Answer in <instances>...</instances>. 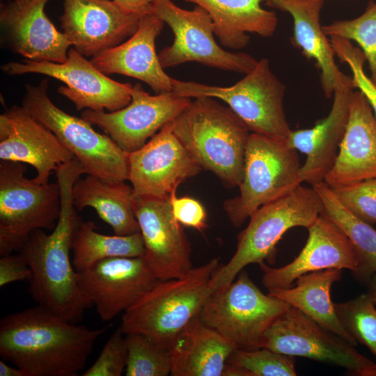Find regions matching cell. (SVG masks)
Returning a JSON list of instances; mask_svg holds the SVG:
<instances>
[{"instance_id":"6da1fadb","label":"cell","mask_w":376,"mask_h":376,"mask_svg":"<svg viewBox=\"0 0 376 376\" xmlns=\"http://www.w3.org/2000/svg\"><path fill=\"white\" fill-rule=\"evenodd\" d=\"M61 191V212L55 228L47 234L33 230L19 251L32 272L29 292L37 302L60 318L79 322L85 311L93 306L81 290L70 251L75 233L82 221L73 205L75 182L85 174L79 162L73 159L56 170Z\"/></svg>"},{"instance_id":"7a4b0ae2","label":"cell","mask_w":376,"mask_h":376,"mask_svg":"<svg viewBox=\"0 0 376 376\" xmlns=\"http://www.w3.org/2000/svg\"><path fill=\"white\" fill-rule=\"evenodd\" d=\"M104 329L70 322L38 304L0 321V356L27 376H77Z\"/></svg>"},{"instance_id":"3957f363","label":"cell","mask_w":376,"mask_h":376,"mask_svg":"<svg viewBox=\"0 0 376 376\" xmlns=\"http://www.w3.org/2000/svg\"><path fill=\"white\" fill-rule=\"evenodd\" d=\"M173 131L202 169L228 187L240 186L251 131L230 107L196 97L173 120Z\"/></svg>"},{"instance_id":"277c9868","label":"cell","mask_w":376,"mask_h":376,"mask_svg":"<svg viewBox=\"0 0 376 376\" xmlns=\"http://www.w3.org/2000/svg\"><path fill=\"white\" fill-rule=\"evenodd\" d=\"M219 267L214 258L181 277L158 280L123 313L122 331L145 334L169 349L178 334L199 315L211 295L210 280Z\"/></svg>"},{"instance_id":"5b68a950","label":"cell","mask_w":376,"mask_h":376,"mask_svg":"<svg viewBox=\"0 0 376 376\" xmlns=\"http://www.w3.org/2000/svg\"><path fill=\"white\" fill-rule=\"evenodd\" d=\"M322 211L323 204L315 189L301 185L287 195L260 207L238 235L232 258L211 277V293L228 285L248 265L265 260L274 263L276 246L285 232L297 226L308 228Z\"/></svg>"},{"instance_id":"8992f818","label":"cell","mask_w":376,"mask_h":376,"mask_svg":"<svg viewBox=\"0 0 376 376\" xmlns=\"http://www.w3.org/2000/svg\"><path fill=\"white\" fill-rule=\"evenodd\" d=\"M48 87L47 79L36 86L26 84L22 106L54 133L79 162L85 174L109 181L128 180L129 153L83 118L57 107L48 96Z\"/></svg>"},{"instance_id":"52a82bcc","label":"cell","mask_w":376,"mask_h":376,"mask_svg":"<svg viewBox=\"0 0 376 376\" xmlns=\"http://www.w3.org/2000/svg\"><path fill=\"white\" fill-rule=\"evenodd\" d=\"M173 92L189 98L210 97L226 102L251 132L286 141L292 130L283 106L285 84L272 72L269 60L263 58L234 85L210 86L172 79Z\"/></svg>"},{"instance_id":"ba28073f","label":"cell","mask_w":376,"mask_h":376,"mask_svg":"<svg viewBox=\"0 0 376 376\" xmlns=\"http://www.w3.org/2000/svg\"><path fill=\"white\" fill-rule=\"evenodd\" d=\"M300 168L297 150L286 141L251 132L240 194L223 204L231 224L241 226L260 207L295 190L302 182Z\"/></svg>"},{"instance_id":"9c48e42d","label":"cell","mask_w":376,"mask_h":376,"mask_svg":"<svg viewBox=\"0 0 376 376\" xmlns=\"http://www.w3.org/2000/svg\"><path fill=\"white\" fill-rule=\"evenodd\" d=\"M25 164L0 161V255L19 252L37 229L55 228L61 212L57 182L40 184L24 174Z\"/></svg>"},{"instance_id":"30bf717a","label":"cell","mask_w":376,"mask_h":376,"mask_svg":"<svg viewBox=\"0 0 376 376\" xmlns=\"http://www.w3.org/2000/svg\"><path fill=\"white\" fill-rule=\"evenodd\" d=\"M290 306L264 294L242 270L235 281L207 297L199 317L237 348L251 350L261 348L265 332Z\"/></svg>"},{"instance_id":"8fae6325","label":"cell","mask_w":376,"mask_h":376,"mask_svg":"<svg viewBox=\"0 0 376 376\" xmlns=\"http://www.w3.org/2000/svg\"><path fill=\"white\" fill-rule=\"evenodd\" d=\"M151 10L171 29L174 35L173 44L158 54L164 68L196 61L246 74L257 65L258 61L251 55L227 52L215 42L212 18L203 7L196 5L189 10L180 8L171 0H155Z\"/></svg>"},{"instance_id":"7c38bea8","label":"cell","mask_w":376,"mask_h":376,"mask_svg":"<svg viewBox=\"0 0 376 376\" xmlns=\"http://www.w3.org/2000/svg\"><path fill=\"white\" fill-rule=\"evenodd\" d=\"M261 347L338 366L350 375L376 376L375 361L293 306L267 329Z\"/></svg>"},{"instance_id":"4fadbf2b","label":"cell","mask_w":376,"mask_h":376,"mask_svg":"<svg viewBox=\"0 0 376 376\" xmlns=\"http://www.w3.org/2000/svg\"><path fill=\"white\" fill-rule=\"evenodd\" d=\"M8 75L37 73L55 78L65 84L58 92L70 100L77 110L109 112L126 107L132 100V85L109 78L75 48H70L62 63L29 59L8 62L1 66Z\"/></svg>"},{"instance_id":"5bb4252c","label":"cell","mask_w":376,"mask_h":376,"mask_svg":"<svg viewBox=\"0 0 376 376\" xmlns=\"http://www.w3.org/2000/svg\"><path fill=\"white\" fill-rule=\"evenodd\" d=\"M131 96L129 104L120 110L107 113L84 109L81 113V118L97 125L128 153L143 146L191 102L173 91L151 95L139 83L132 86Z\"/></svg>"},{"instance_id":"9a60e30c","label":"cell","mask_w":376,"mask_h":376,"mask_svg":"<svg viewBox=\"0 0 376 376\" xmlns=\"http://www.w3.org/2000/svg\"><path fill=\"white\" fill-rule=\"evenodd\" d=\"M128 162V180L136 196L171 198L180 184L202 170L173 133V120L129 153Z\"/></svg>"},{"instance_id":"2e32d148","label":"cell","mask_w":376,"mask_h":376,"mask_svg":"<svg viewBox=\"0 0 376 376\" xmlns=\"http://www.w3.org/2000/svg\"><path fill=\"white\" fill-rule=\"evenodd\" d=\"M148 263L158 280L181 277L192 267L191 244L175 218L171 198L133 195Z\"/></svg>"},{"instance_id":"e0dca14e","label":"cell","mask_w":376,"mask_h":376,"mask_svg":"<svg viewBox=\"0 0 376 376\" xmlns=\"http://www.w3.org/2000/svg\"><path fill=\"white\" fill-rule=\"evenodd\" d=\"M146 13L130 11L113 0H63L60 20L71 46L93 57L132 36Z\"/></svg>"},{"instance_id":"ac0fdd59","label":"cell","mask_w":376,"mask_h":376,"mask_svg":"<svg viewBox=\"0 0 376 376\" xmlns=\"http://www.w3.org/2000/svg\"><path fill=\"white\" fill-rule=\"evenodd\" d=\"M77 276L102 321L126 311L158 281L144 256L105 259Z\"/></svg>"},{"instance_id":"d6986e66","label":"cell","mask_w":376,"mask_h":376,"mask_svg":"<svg viewBox=\"0 0 376 376\" xmlns=\"http://www.w3.org/2000/svg\"><path fill=\"white\" fill-rule=\"evenodd\" d=\"M75 158L54 133L22 106L13 105L0 115V159L32 166L40 184L53 171Z\"/></svg>"},{"instance_id":"ffe728a7","label":"cell","mask_w":376,"mask_h":376,"mask_svg":"<svg viewBox=\"0 0 376 376\" xmlns=\"http://www.w3.org/2000/svg\"><path fill=\"white\" fill-rule=\"evenodd\" d=\"M307 229V241L291 263L276 268L258 264L267 290L290 288L299 276L312 272L337 268L353 274L357 270L358 259L350 240L331 219L321 214Z\"/></svg>"},{"instance_id":"44dd1931","label":"cell","mask_w":376,"mask_h":376,"mask_svg":"<svg viewBox=\"0 0 376 376\" xmlns=\"http://www.w3.org/2000/svg\"><path fill=\"white\" fill-rule=\"evenodd\" d=\"M49 0H12L1 6L0 22L11 49L26 59L62 63L71 44L45 13Z\"/></svg>"},{"instance_id":"7402d4cb","label":"cell","mask_w":376,"mask_h":376,"mask_svg":"<svg viewBox=\"0 0 376 376\" xmlns=\"http://www.w3.org/2000/svg\"><path fill=\"white\" fill-rule=\"evenodd\" d=\"M354 88L352 78L338 86L327 117L318 120L311 128L291 130L287 143L306 155L299 171L302 182L311 185L322 182L332 169L346 130Z\"/></svg>"},{"instance_id":"603a6c76","label":"cell","mask_w":376,"mask_h":376,"mask_svg":"<svg viewBox=\"0 0 376 376\" xmlns=\"http://www.w3.org/2000/svg\"><path fill=\"white\" fill-rule=\"evenodd\" d=\"M164 22L151 11L145 13L136 32L124 42L93 56L91 62L105 75L136 78L157 93L173 91L172 77L162 66L155 40Z\"/></svg>"},{"instance_id":"cb8c5ba5","label":"cell","mask_w":376,"mask_h":376,"mask_svg":"<svg viewBox=\"0 0 376 376\" xmlns=\"http://www.w3.org/2000/svg\"><path fill=\"white\" fill-rule=\"evenodd\" d=\"M376 178V118L364 94L353 91L346 130L324 182L330 187Z\"/></svg>"},{"instance_id":"d4e9b609","label":"cell","mask_w":376,"mask_h":376,"mask_svg":"<svg viewBox=\"0 0 376 376\" xmlns=\"http://www.w3.org/2000/svg\"><path fill=\"white\" fill-rule=\"evenodd\" d=\"M324 0H267L266 4L289 13L293 19L294 47L301 50L308 59H313L320 72V84L327 98L335 89L352 77L343 74L334 60V52L320 22Z\"/></svg>"},{"instance_id":"484cf974","label":"cell","mask_w":376,"mask_h":376,"mask_svg":"<svg viewBox=\"0 0 376 376\" xmlns=\"http://www.w3.org/2000/svg\"><path fill=\"white\" fill-rule=\"evenodd\" d=\"M235 345L199 315L178 334L169 350L172 376H222Z\"/></svg>"},{"instance_id":"4316f807","label":"cell","mask_w":376,"mask_h":376,"mask_svg":"<svg viewBox=\"0 0 376 376\" xmlns=\"http://www.w3.org/2000/svg\"><path fill=\"white\" fill-rule=\"evenodd\" d=\"M205 8L210 14L216 34L223 46L239 49L250 40L246 33L262 37L274 33L278 18L276 13L263 8L267 0H185Z\"/></svg>"},{"instance_id":"83f0119b","label":"cell","mask_w":376,"mask_h":376,"mask_svg":"<svg viewBox=\"0 0 376 376\" xmlns=\"http://www.w3.org/2000/svg\"><path fill=\"white\" fill-rule=\"evenodd\" d=\"M133 195L132 186L125 181H109L88 174L79 177L72 190L77 210L93 208L118 235L140 233L133 208Z\"/></svg>"},{"instance_id":"f1b7e54d","label":"cell","mask_w":376,"mask_h":376,"mask_svg":"<svg viewBox=\"0 0 376 376\" xmlns=\"http://www.w3.org/2000/svg\"><path fill=\"white\" fill-rule=\"evenodd\" d=\"M341 270L331 268L312 272L299 276L294 287L276 288L268 293L300 310L309 318L354 346L358 343L350 336L340 322L331 288L341 279Z\"/></svg>"},{"instance_id":"f546056e","label":"cell","mask_w":376,"mask_h":376,"mask_svg":"<svg viewBox=\"0 0 376 376\" xmlns=\"http://www.w3.org/2000/svg\"><path fill=\"white\" fill-rule=\"evenodd\" d=\"M311 186L321 198L322 214L345 233L352 245L358 259V268L353 274L367 283L376 274V230L350 213L324 181Z\"/></svg>"},{"instance_id":"4dcf8cb0","label":"cell","mask_w":376,"mask_h":376,"mask_svg":"<svg viewBox=\"0 0 376 376\" xmlns=\"http://www.w3.org/2000/svg\"><path fill=\"white\" fill-rule=\"evenodd\" d=\"M92 221H81L72 240V264L77 272L97 263L117 257L144 256L145 246L141 233L128 235H107L96 231Z\"/></svg>"},{"instance_id":"1f68e13d","label":"cell","mask_w":376,"mask_h":376,"mask_svg":"<svg viewBox=\"0 0 376 376\" xmlns=\"http://www.w3.org/2000/svg\"><path fill=\"white\" fill-rule=\"evenodd\" d=\"M127 360L126 376H167L171 375L169 349L139 333L125 334Z\"/></svg>"},{"instance_id":"d6a6232c","label":"cell","mask_w":376,"mask_h":376,"mask_svg":"<svg viewBox=\"0 0 376 376\" xmlns=\"http://www.w3.org/2000/svg\"><path fill=\"white\" fill-rule=\"evenodd\" d=\"M334 304L345 329L357 343L366 346L376 359V303L373 297L367 292Z\"/></svg>"},{"instance_id":"836d02e7","label":"cell","mask_w":376,"mask_h":376,"mask_svg":"<svg viewBox=\"0 0 376 376\" xmlns=\"http://www.w3.org/2000/svg\"><path fill=\"white\" fill-rule=\"evenodd\" d=\"M327 36L355 41L368 63L370 79L376 85V1H370L365 12L352 19H343L322 26Z\"/></svg>"},{"instance_id":"e575fe53","label":"cell","mask_w":376,"mask_h":376,"mask_svg":"<svg viewBox=\"0 0 376 376\" xmlns=\"http://www.w3.org/2000/svg\"><path fill=\"white\" fill-rule=\"evenodd\" d=\"M227 364L235 368L240 376H295V357L267 348L242 350L236 348Z\"/></svg>"},{"instance_id":"d590c367","label":"cell","mask_w":376,"mask_h":376,"mask_svg":"<svg viewBox=\"0 0 376 376\" xmlns=\"http://www.w3.org/2000/svg\"><path fill=\"white\" fill-rule=\"evenodd\" d=\"M331 188L354 216L369 225L376 224V178Z\"/></svg>"},{"instance_id":"8d00e7d4","label":"cell","mask_w":376,"mask_h":376,"mask_svg":"<svg viewBox=\"0 0 376 376\" xmlns=\"http://www.w3.org/2000/svg\"><path fill=\"white\" fill-rule=\"evenodd\" d=\"M335 55L342 63L350 66L354 87L361 91L368 100L376 118V85L364 70L366 57L360 48L354 47L350 40L337 36L330 38Z\"/></svg>"},{"instance_id":"74e56055","label":"cell","mask_w":376,"mask_h":376,"mask_svg":"<svg viewBox=\"0 0 376 376\" xmlns=\"http://www.w3.org/2000/svg\"><path fill=\"white\" fill-rule=\"evenodd\" d=\"M127 360L125 335L119 327L111 334L94 363L82 376H120Z\"/></svg>"},{"instance_id":"f35d334b","label":"cell","mask_w":376,"mask_h":376,"mask_svg":"<svg viewBox=\"0 0 376 376\" xmlns=\"http://www.w3.org/2000/svg\"><path fill=\"white\" fill-rule=\"evenodd\" d=\"M173 213L182 225L201 232L207 227V214L203 205L197 200L188 196L171 198Z\"/></svg>"},{"instance_id":"ab89813d","label":"cell","mask_w":376,"mask_h":376,"mask_svg":"<svg viewBox=\"0 0 376 376\" xmlns=\"http://www.w3.org/2000/svg\"><path fill=\"white\" fill-rule=\"evenodd\" d=\"M31 278L32 272L20 253L1 256V288L15 281H30Z\"/></svg>"},{"instance_id":"60d3db41","label":"cell","mask_w":376,"mask_h":376,"mask_svg":"<svg viewBox=\"0 0 376 376\" xmlns=\"http://www.w3.org/2000/svg\"><path fill=\"white\" fill-rule=\"evenodd\" d=\"M124 8L134 12L150 11L155 0H113Z\"/></svg>"},{"instance_id":"b9f144b4","label":"cell","mask_w":376,"mask_h":376,"mask_svg":"<svg viewBox=\"0 0 376 376\" xmlns=\"http://www.w3.org/2000/svg\"><path fill=\"white\" fill-rule=\"evenodd\" d=\"M0 376H27L26 373L21 368L10 366L5 361H0Z\"/></svg>"},{"instance_id":"7bdbcfd3","label":"cell","mask_w":376,"mask_h":376,"mask_svg":"<svg viewBox=\"0 0 376 376\" xmlns=\"http://www.w3.org/2000/svg\"><path fill=\"white\" fill-rule=\"evenodd\" d=\"M368 292L373 297L376 303V274H375L367 283Z\"/></svg>"},{"instance_id":"ee69618b","label":"cell","mask_w":376,"mask_h":376,"mask_svg":"<svg viewBox=\"0 0 376 376\" xmlns=\"http://www.w3.org/2000/svg\"></svg>"}]
</instances>
